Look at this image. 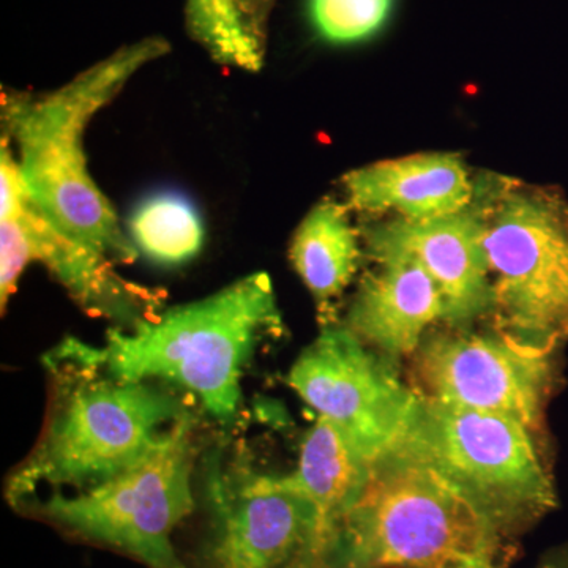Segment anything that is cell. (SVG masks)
<instances>
[{"mask_svg":"<svg viewBox=\"0 0 568 568\" xmlns=\"http://www.w3.org/2000/svg\"><path fill=\"white\" fill-rule=\"evenodd\" d=\"M170 51L162 37H148L112 52L54 91L10 92L2 99L3 136L13 148L33 203L55 226L112 263L133 264L140 252L93 181L85 132L138 71Z\"/></svg>","mask_w":568,"mask_h":568,"instance_id":"cell-1","label":"cell"},{"mask_svg":"<svg viewBox=\"0 0 568 568\" xmlns=\"http://www.w3.org/2000/svg\"><path fill=\"white\" fill-rule=\"evenodd\" d=\"M52 402L39 444L10 477L22 507L41 488L95 487L140 462L189 409L151 383L119 379L100 347L69 338L44 357Z\"/></svg>","mask_w":568,"mask_h":568,"instance_id":"cell-2","label":"cell"},{"mask_svg":"<svg viewBox=\"0 0 568 568\" xmlns=\"http://www.w3.org/2000/svg\"><path fill=\"white\" fill-rule=\"evenodd\" d=\"M510 547L462 489L395 447L373 463L325 568H508Z\"/></svg>","mask_w":568,"mask_h":568,"instance_id":"cell-3","label":"cell"},{"mask_svg":"<svg viewBox=\"0 0 568 568\" xmlns=\"http://www.w3.org/2000/svg\"><path fill=\"white\" fill-rule=\"evenodd\" d=\"M282 332L274 284L256 272L132 328L112 327L100 351L112 376L185 388L230 424L241 407L246 364L261 342Z\"/></svg>","mask_w":568,"mask_h":568,"instance_id":"cell-4","label":"cell"},{"mask_svg":"<svg viewBox=\"0 0 568 568\" xmlns=\"http://www.w3.org/2000/svg\"><path fill=\"white\" fill-rule=\"evenodd\" d=\"M395 447L435 467L511 544L558 507L547 439L510 418L418 395Z\"/></svg>","mask_w":568,"mask_h":568,"instance_id":"cell-5","label":"cell"},{"mask_svg":"<svg viewBox=\"0 0 568 568\" xmlns=\"http://www.w3.org/2000/svg\"><path fill=\"white\" fill-rule=\"evenodd\" d=\"M478 209L495 291V327L534 349H564L568 201L556 190L508 183Z\"/></svg>","mask_w":568,"mask_h":568,"instance_id":"cell-6","label":"cell"},{"mask_svg":"<svg viewBox=\"0 0 568 568\" xmlns=\"http://www.w3.org/2000/svg\"><path fill=\"white\" fill-rule=\"evenodd\" d=\"M194 420L185 414L140 462L118 476L65 495L54 489L33 508L73 536L118 549L149 568H189L173 544L174 530L194 508Z\"/></svg>","mask_w":568,"mask_h":568,"instance_id":"cell-7","label":"cell"},{"mask_svg":"<svg viewBox=\"0 0 568 568\" xmlns=\"http://www.w3.org/2000/svg\"><path fill=\"white\" fill-rule=\"evenodd\" d=\"M44 265L88 315L121 328L162 313L164 291L123 278L110 257L71 237L33 203L13 148H0V301L2 313L29 264Z\"/></svg>","mask_w":568,"mask_h":568,"instance_id":"cell-8","label":"cell"},{"mask_svg":"<svg viewBox=\"0 0 568 568\" xmlns=\"http://www.w3.org/2000/svg\"><path fill=\"white\" fill-rule=\"evenodd\" d=\"M560 354L521 345L496 327L436 332L413 355V387L433 402L507 417L545 437Z\"/></svg>","mask_w":568,"mask_h":568,"instance_id":"cell-9","label":"cell"},{"mask_svg":"<svg viewBox=\"0 0 568 568\" xmlns=\"http://www.w3.org/2000/svg\"><path fill=\"white\" fill-rule=\"evenodd\" d=\"M209 532L201 568H306L315 508L294 473H265L245 455L205 466Z\"/></svg>","mask_w":568,"mask_h":568,"instance_id":"cell-10","label":"cell"},{"mask_svg":"<svg viewBox=\"0 0 568 568\" xmlns=\"http://www.w3.org/2000/svg\"><path fill=\"white\" fill-rule=\"evenodd\" d=\"M287 384L369 463L402 440L418 396L390 357L336 323L324 324L315 342L302 351Z\"/></svg>","mask_w":568,"mask_h":568,"instance_id":"cell-11","label":"cell"},{"mask_svg":"<svg viewBox=\"0 0 568 568\" xmlns=\"http://www.w3.org/2000/svg\"><path fill=\"white\" fill-rule=\"evenodd\" d=\"M366 252L376 263L413 261L443 294L450 328H466L493 315L495 291L484 246V223L476 200L465 211L436 219L396 216L368 227Z\"/></svg>","mask_w":568,"mask_h":568,"instance_id":"cell-12","label":"cell"},{"mask_svg":"<svg viewBox=\"0 0 568 568\" xmlns=\"http://www.w3.org/2000/svg\"><path fill=\"white\" fill-rule=\"evenodd\" d=\"M362 280L347 310L346 327L387 357L416 354L428 328L444 321L443 294L413 261L386 260Z\"/></svg>","mask_w":568,"mask_h":568,"instance_id":"cell-13","label":"cell"},{"mask_svg":"<svg viewBox=\"0 0 568 568\" xmlns=\"http://www.w3.org/2000/svg\"><path fill=\"white\" fill-rule=\"evenodd\" d=\"M349 211L395 212L407 220L465 211L476 190L454 153H418L351 171L343 178Z\"/></svg>","mask_w":568,"mask_h":568,"instance_id":"cell-14","label":"cell"},{"mask_svg":"<svg viewBox=\"0 0 568 568\" xmlns=\"http://www.w3.org/2000/svg\"><path fill=\"white\" fill-rule=\"evenodd\" d=\"M372 465L323 417L306 433L294 470L315 508V537L306 568L327 567L343 519L361 496Z\"/></svg>","mask_w":568,"mask_h":568,"instance_id":"cell-15","label":"cell"},{"mask_svg":"<svg viewBox=\"0 0 568 568\" xmlns=\"http://www.w3.org/2000/svg\"><path fill=\"white\" fill-rule=\"evenodd\" d=\"M361 257V239L346 204L323 201L298 224L290 260L315 298L323 324L335 323L334 302L357 275Z\"/></svg>","mask_w":568,"mask_h":568,"instance_id":"cell-16","label":"cell"},{"mask_svg":"<svg viewBox=\"0 0 568 568\" xmlns=\"http://www.w3.org/2000/svg\"><path fill=\"white\" fill-rule=\"evenodd\" d=\"M130 239L138 252L160 265L192 261L204 244V224L192 201L181 193L149 194L129 220Z\"/></svg>","mask_w":568,"mask_h":568,"instance_id":"cell-17","label":"cell"},{"mask_svg":"<svg viewBox=\"0 0 568 568\" xmlns=\"http://www.w3.org/2000/svg\"><path fill=\"white\" fill-rule=\"evenodd\" d=\"M190 33L213 61L256 73L264 61V47L242 20L237 0H189Z\"/></svg>","mask_w":568,"mask_h":568,"instance_id":"cell-18","label":"cell"},{"mask_svg":"<svg viewBox=\"0 0 568 568\" xmlns=\"http://www.w3.org/2000/svg\"><path fill=\"white\" fill-rule=\"evenodd\" d=\"M394 0H310L313 28L328 43L353 44L375 36Z\"/></svg>","mask_w":568,"mask_h":568,"instance_id":"cell-19","label":"cell"},{"mask_svg":"<svg viewBox=\"0 0 568 568\" xmlns=\"http://www.w3.org/2000/svg\"><path fill=\"white\" fill-rule=\"evenodd\" d=\"M242 20L250 33L263 44L264 28L267 24L268 13L276 0H237Z\"/></svg>","mask_w":568,"mask_h":568,"instance_id":"cell-20","label":"cell"},{"mask_svg":"<svg viewBox=\"0 0 568 568\" xmlns=\"http://www.w3.org/2000/svg\"><path fill=\"white\" fill-rule=\"evenodd\" d=\"M532 568H568V541L548 549Z\"/></svg>","mask_w":568,"mask_h":568,"instance_id":"cell-21","label":"cell"}]
</instances>
